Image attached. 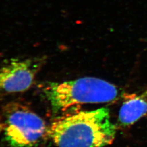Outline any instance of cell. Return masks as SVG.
I'll use <instances>...</instances> for the list:
<instances>
[{"mask_svg": "<svg viewBox=\"0 0 147 147\" xmlns=\"http://www.w3.org/2000/svg\"><path fill=\"white\" fill-rule=\"evenodd\" d=\"M47 132L56 147H104L113 141L116 128L103 107L62 117Z\"/></svg>", "mask_w": 147, "mask_h": 147, "instance_id": "6da1fadb", "label": "cell"}, {"mask_svg": "<svg viewBox=\"0 0 147 147\" xmlns=\"http://www.w3.org/2000/svg\"><path fill=\"white\" fill-rule=\"evenodd\" d=\"M44 92L54 112L78 104L111 102L120 95L115 85L93 77L50 83Z\"/></svg>", "mask_w": 147, "mask_h": 147, "instance_id": "7a4b0ae2", "label": "cell"}, {"mask_svg": "<svg viewBox=\"0 0 147 147\" xmlns=\"http://www.w3.org/2000/svg\"><path fill=\"white\" fill-rule=\"evenodd\" d=\"M2 127L11 147H33L47 132L42 118L26 106L11 102L3 110Z\"/></svg>", "mask_w": 147, "mask_h": 147, "instance_id": "3957f363", "label": "cell"}, {"mask_svg": "<svg viewBox=\"0 0 147 147\" xmlns=\"http://www.w3.org/2000/svg\"><path fill=\"white\" fill-rule=\"evenodd\" d=\"M45 62V57L14 61L0 69V95L29 89Z\"/></svg>", "mask_w": 147, "mask_h": 147, "instance_id": "277c9868", "label": "cell"}, {"mask_svg": "<svg viewBox=\"0 0 147 147\" xmlns=\"http://www.w3.org/2000/svg\"><path fill=\"white\" fill-rule=\"evenodd\" d=\"M147 115V90L123 104L118 119L122 125L128 126Z\"/></svg>", "mask_w": 147, "mask_h": 147, "instance_id": "5b68a950", "label": "cell"}]
</instances>
